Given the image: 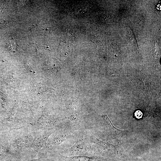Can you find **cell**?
<instances>
[{"instance_id":"obj_1","label":"cell","mask_w":161,"mask_h":161,"mask_svg":"<svg viewBox=\"0 0 161 161\" xmlns=\"http://www.w3.org/2000/svg\"><path fill=\"white\" fill-rule=\"evenodd\" d=\"M91 148L88 140L83 137H80L73 146L63 151V153L66 156H78L88 153Z\"/></svg>"},{"instance_id":"obj_2","label":"cell","mask_w":161,"mask_h":161,"mask_svg":"<svg viewBox=\"0 0 161 161\" xmlns=\"http://www.w3.org/2000/svg\"><path fill=\"white\" fill-rule=\"evenodd\" d=\"M103 117L105 121L107 131L112 137L116 139H119L127 133V131H126L121 130L116 128L112 124L106 115H104Z\"/></svg>"},{"instance_id":"obj_3","label":"cell","mask_w":161,"mask_h":161,"mask_svg":"<svg viewBox=\"0 0 161 161\" xmlns=\"http://www.w3.org/2000/svg\"><path fill=\"white\" fill-rule=\"evenodd\" d=\"M72 136V133L67 129H63L59 131L51 142L52 145L56 146L61 144Z\"/></svg>"},{"instance_id":"obj_4","label":"cell","mask_w":161,"mask_h":161,"mask_svg":"<svg viewBox=\"0 0 161 161\" xmlns=\"http://www.w3.org/2000/svg\"><path fill=\"white\" fill-rule=\"evenodd\" d=\"M89 140H90L98 148L103 152H110L114 148V146L113 145L102 141L93 135L89 136Z\"/></svg>"},{"instance_id":"obj_5","label":"cell","mask_w":161,"mask_h":161,"mask_svg":"<svg viewBox=\"0 0 161 161\" xmlns=\"http://www.w3.org/2000/svg\"><path fill=\"white\" fill-rule=\"evenodd\" d=\"M52 133V131L46 132L36 139L35 142V144L37 151H39L44 146L48 138Z\"/></svg>"},{"instance_id":"obj_6","label":"cell","mask_w":161,"mask_h":161,"mask_svg":"<svg viewBox=\"0 0 161 161\" xmlns=\"http://www.w3.org/2000/svg\"><path fill=\"white\" fill-rule=\"evenodd\" d=\"M6 46L9 50L14 52L17 50L18 44L16 40L12 39L7 42Z\"/></svg>"},{"instance_id":"obj_7","label":"cell","mask_w":161,"mask_h":161,"mask_svg":"<svg viewBox=\"0 0 161 161\" xmlns=\"http://www.w3.org/2000/svg\"><path fill=\"white\" fill-rule=\"evenodd\" d=\"M134 116L136 118L139 119L142 118L143 114L140 111L138 110L135 112Z\"/></svg>"},{"instance_id":"obj_8","label":"cell","mask_w":161,"mask_h":161,"mask_svg":"<svg viewBox=\"0 0 161 161\" xmlns=\"http://www.w3.org/2000/svg\"><path fill=\"white\" fill-rule=\"evenodd\" d=\"M5 9V3H2L0 4V13L3 12Z\"/></svg>"},{"instance_id":"obj_9","label":"cell","mask_w":161,"mask_h":161,"mask_svg":"<svg viewBox=\"0 0 161 161\" xmlns=\"http://www.w3.org/2000/svg\"><path fill=\"white\" fill-rule=\"evenodd\" d=\"M38 161V160H35L30 161Z\"/></svg>"}]
</instances>
